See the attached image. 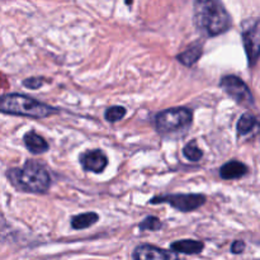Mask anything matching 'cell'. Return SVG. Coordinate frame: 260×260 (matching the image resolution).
Returning <instances> with one entry per match:
<instances>
[{
    "label": "cell",
    "instance_id": "8992f818",
    "mask_svg": "<svg viewBox=\"0 0 260 260\" xmlns=\"http://www.w3.org/2000/svg\"><path fill=\"white\" fill-rule=\"evenodd\" d=\"M221 88L225 90L228 95H230L238 104L246 107H254V96L250 89L240 78L235 75L223 76L220 83Z\"/></svg>",
    "mask_w": 260,
    "mask_h": 260
},
{
    "label": "cell",
    "instance_id": "7a4b0ae2",
    "mask_svg": "<svg viewBox=\"0 0 260 260\" xmlns=\"http://www.w3.org/2000/svg\"><path fill=\"white\" fill-rule=\"evenodd\" d=\"M7 178L15 189L25 193H46L51 185V177L45 165L35 160H27L23 168L9 169Z\"/></svg>",
    "mask_w": 260,
    "mask_h": 260
},
{
    "label": "cell",
    "instance_id": "9c48e42d",
    "mask_svg": "<svg viewBox=\"0 0 260 260\" xmlns=\"http://www.w3.org/2000/svg\"><path fill=\"white\" fill-rule=\"evenodd\" d=\"M134 260H172V255L152 245H140L135 249Z\"/></svg>",
    "mask_w": 260,
    "mask_h": 260
},
{
    "label": "cell",
    "instance_id": "8fae6325",
    "mask_svg": "<svg viewBox=\"0 0 260 260\" xmlns=\"http://www.w3.org/2000/svg\"><path fill=\"white\" fill-rule=\"evenodd\" d=\"M23 141H24L25 147L32 154H42V152L47 151L48 147H50L47 141L42 136L36 134L35 131H29L28 134H25L24 137H23Z\"/></svg>",
    "mask_w": 260,
    "mask_h": 260
},
{
    "label": "cell",
    "instance_id": "ffe728a7",
    "mask_svg": "<svg viewBox=\"0 0 260 260\" xmlns=\"http://www.w3.org/2000/svg\"><path fill=\"white\" fill-rule=\"evenodd\" d=\"M244 249H245V244H244V241H241V240L234 241L233 246H231V251H233L234 254L243 253Z\"/></svg>",
    "mask_w": 260,
    "mask_h": 260
},
{
    "label": "cell",
    "instance_id": "ba28073f",
    "mask_svg": "<svg viewBox=\"0 0 260 260\" xmlns=\"http://www.w3.org/2000/svg\"><path fill=\"white\" fill-rule=\"evenodd\" d=\"M80 162L86 172L102 173L108 165V159L101 150H90L81 155Z\"/></svg>",
    "mask_w": 260,
    "mask_h": 260
},
{
    "label": "cell",
    "instance_id": "7c38bea8",
    "mask_svg": "<svg viewBox=\"0 0 260 260\" xmlns=\"http://www.w3.org/2000/svg\"><path fill=\"white\" fill-rule=\"evenodd\" d=\"M202 52H203L202 43L196 42L193 43V45H190L184 52L179 53V55L177 56V58L178 61H179L180 63H183L184 66H193L198 60H200V57L202 56Z\"/></svg>",
    "mask_w": 260,
    "mask_h": 260
},
{
    "label": "cell",
    "instance_id": "277c9868",
    "mask_svg": "<svg viewBox=\"0 0 260 260\" xmlns=\"http://www.w3.org/2000/svg\"><path fill=\"white\" fill-rule=\"evenodd\" d=\"M193 121V113L184 107L169 108L160 112L155 117V126L160 134H172L190 126Z\"/></svg>",
    "mask_w": 260,
    "mask_h": 260
},
{
    "label": "cell",
    "instance_id": "5bb4252c",
    "mask_svg": "<svg viewBox=\"0 0 260 260\" xmlns=\"http://www.w3.org/2000/svg\"><path fill=\"white\" fill-rule=\"evenodd\" d=\"M98 215L94 212H86L81 213V215L74 216L73 220H71V226L75 230H83V229L90 228L94 223L98 221Z\"/></svg>",
    "mask_w": 260,
    "mask_h": 260
},
{
    "label": "cell",
    "instance_id": "6da1fadb",
    "mask_svg": "<svg viewBox=\"0 0 260 260\" xmlns=\"http://www.w3.org/2000/svg\"><path fill=\"white\" fill-rule=\"evenodd\" d=\"M193 20L202 35L216 37L231 27V17L221 0H194Z\"/></svg>",
    "mask_w": 260,
    "mask_h": 260
},
{
    "label": "cell",
    "instance_id": "9a60e30c",
    "mask_svg": "<svg viewBox=\"0 0 260 260\" xmlns=\"http://www.w3.org/2000/svg\"><path fill=\"white\" fill-rule=\"evenodd\" d=\"M258 124V121H256V117L251 113H244L243 116L240 117L238 122V134L244 136V135L250 134L251 131L254 129V127H256Z\"/></svg>",
    "mask_w": 260,
    "mask_h": 260
},
{
    "label": "cell",
    "instance_id": "4fadbf2b",
    "mask_svg": "<svg viewBox=\"0 0 260 260\" xmlns=\"http://www.w3.org/2000/svg\"><path fill=\"white\" fill-rule=\"evenodd\" d=\"M205 245L202 241L197 240H179L172 244V250L175 253L187 254V255H194V254H200L203 250Z\"/></svg>",
    "mask_w": 260,
    "mask_h": 260
},
{
    "label": "cell",
    "instance_id": "52a82bcc",
    "mask_svg": "<svg viewBox=\"0 0 260 260\" xmlns=\"http://www.w3.org/2000/svg\"><path fill=\"white\" fill-rule=\"evenodd\" d=\"M243 42L246 51V56H248L249 65L254 66L258 61L260 52L259 20L256 18L255 19H249L244 23Z\"/></svg>",
    "mask_w": 260,
    "mask_h": 260
},
{
    "label": "cell",
    "instance_id": "2e32d148",
    "mask_svg": "<svg viewBox=\"0 0 260 260\" xmlns=\"http://www.w3.org/2000/svg\"><path fill=\"white\" fill-rule=\"evenodd\" d=\"M183 154L189 161H200L203 156L202 150L197 146L196 141H190L189 144L185 145L183 149Z\"/></svg>",
    "mask_w": 260,
    "mask_h": 260
},
{
    "label": "cell",
    "instance_id": "30bf717a",
    "mask_svg": "<svg viewBox=\"0 0 260 260\" xmlns=\"http://www.w3.org/2000/svg\"><path fill=\"white\" fill-rule=\"evenodd\" d=\"M246 174H248V167L244 162L238 161V160H231V161L226 162L220 169L221 178L226 180L239 179Z\"/></svg>",
    "mask_w": 260,
    "mask_h": 260
},
{
    "label": "cell",
    "instance_id": "d6986e66",
    "mask_svg": "<svg viewBox=\"0 0 260 260\" xmlns=\"http://www.w3.org/2000/svg\"><path fill=\"white\" fill-rule=\"evenodd\" d=\"M45 80L42 78H29L23 81V85L29 89H38L43 85Z\"/></svg>",
    "mask_w": 260,
    "mask_h": 260
},
{
    "label": "cell",
    "instance_id": "5b68a950",
    "mask_svg": "<svg viewBox=\"0 0 260 260\" xmlns=\"http://www.w3.org/2000/svg\"><path fill=\"white\" fill-rule=\"evenodd\" d=\"M206 197L203 194H169L154 197L150 203L157 205V203H168L175 210L180 212H192L197 210L201 206L205 205Z\"/></svg>",
    "mask_w": 260,
    "mask_h": 260
},
{
    "label": "cell",
    "instance_id": "3957f363",
    "mask_svg": "<svg viewBox=\"0 0 260 260\" xmlns=\"http://www.w3.org/2000/svg\"><path fill=\"white\" fill-rule=\"evenodd\" d=\"M57 112L55 107H51L23 94L13 93L0 96V113L29 117V118H46L56 114Z\"/></svg>",
    "mask_w": 260,
    "mask_h": 260
},
{
    "label": "cell",
    "instance_id": "e0dca14e",
    "mask_svg": "<svg viewBox=\"0 0 260 260\" xmlns=\"http://www.w3.org/2000/svg\"><path fill=\"white\" fill-rule=\"evenodd\" d=\"M126 113H127V111L124 107L113 106V107H109V108L107 109L104 117H106V119L108 122L114 123V122H118V121H121L122 118H124Z\"/></svg>",
    "mask_w": 260,
    "mask_h": 260
},
{
    "label": "cell",
    "instance_id": "ac0fdd59",
    "mask_svg": "<svg viewBox=\"0 0 260 260\" xmlns=\"http://www.w3.org/2000/svg\"><path fill=\"white\" fill-rule=\"evenodd\" d=\"M161 229V222L155 216H149L145 218L141 223H140V230H149V231H156Z\"/></svg>",
    "mask_w": 260,
    "mask_h": 260
}]
</instances>
